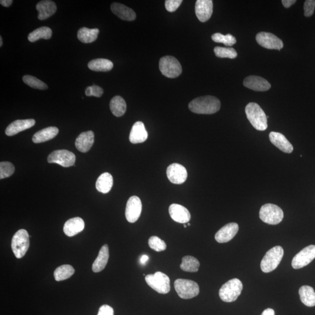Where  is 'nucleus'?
I'll list each match as a JSON object with an SVG mask.
<instances>
[{"label": "nucleus", "mask_w": 315, "mask_h": 315, "mask_svg": "<svg viewBox=\"0 0 315 315\" xmlns=\"http://www.w3.org/2000/svg\"><path fill=\"white\" fill-rule=\"evenodd\" d=\"M220 107L221 103L218 98L210 95L197 98L189 104L190 110L197 114H214L217 112Z\"/></svg>", "instance_id": "obj_1"}, {"label": "nucleus", "mask_w": 315, "mask_h": 315, "mask_svg": "<svg viewBox=\"0 0 315 315\" xmlns=\"http://www.w3.org/2000/svg\"><path fill=\"white\" fill-rule=\"evenodd\" d=\"M248 119L255 129L264 131L267 128V118L260 106L257 104L251 103L245 107Z\"/></svg>", "instance_id": "obj_2"}, {"label": "nucleus", "mask_w": 315, "mask_h": 315, "mask_svg": "<svg viewBox=\"0 0 315 315\" xmlns=\"http://www.w3.org/2000/svg\"><path fill=\"white\" fill-rule=\"evenodd\" d=\"M242 289V283L239 279H231L223 285L219 290V297L225 303H232L238 299Z\"/></svg>", "instance_id": "obj_3"}, {"label": "nucleus", "mask_w": 315, "mask_h": 315, "mask_svg": "<svg viewBox=\"0 0 315 315\" xmlns=\"http://www.w3.org/2000/svg\"><path fill=\"white\" fill-rule=\"evenodd\" d=\"M283 256V249L280 246L271 248L262 259L261 263L262 270L264 273H270L274 270L280 263Z\"/></svg>", "instance_id": "obj_4"}, {"label": "nucleus", "mask_w": 315, "mask_h": 315, "mask_svg": "<svg viewBox=\"0 0 315 315\" xmlns=\"http://www.w3.org/2000/svg\"><path fill=\"white\" fill-rule=\"evenodd\" d=\"M176 293L182 299L188 300L198 296L200 288L195 281L186 279H177L174 283Z\"/></svg>", "instance_id": "obj_5"}, {"label": "nucleus", "mask_w": 315, "mask_h": 315, "mask_svg": "<svg viewBox=\"0 0 315 315\" xmlns=\"http://www.w3.org/2000/svg\"><path fill=\"white\" fill-rule=\"evenodd\" d=\"M262 221L270 225H277L283 221L284 212L280 208L273 204L262 206L259 212Z\"/></svg>", "instance_id": "obj_6"}, {"label": "nucleus", "mask_w": 315, "mask_h": 315, "mask_svg": "<svg viewBox=\"0 0 315 315\" xmlns=\"http://www.w3.org/2000/svg\"><path fill=\"white\" fill-rule=\"evenodd\" d=\"M145 279L147 284L157 293L166 294L170 291V279L162 272L157 271L155 274H148Z\"/></svg>", "instance_id": "obj_7"}, {"label": "nucleus", "mask_w": 315, "mask_h": 315, "mask_svg": "<svg viewBox=\"0 0 315 315\" xmlns=\"http://www.w3.org/2000/svg\"><path fill=\"white\" fill-rule=\"evenodd\" d=\"M29 236L27 231L22 229L13 236L11 248L15 257L21 259L24 257L29 248Z\"/></svg>", "instance_id": "obj_8"}, {"label": "nucleus", "mask_w": 315, "mask_h": 315, "mask_svg": "<svg viewBox=\"0 0 315 315\" xmlns=\"http://www.w3.org/2000/svg\"><path fill=\"white\" fill-rule=\"evenodd\" d=\"M159 70L164 76L169 78L178 77L182 72L179 61L171 55H166L160 59Z\"/></svg>", "instance_id": "obj_9"}, {"label": "nucleus", "mask_w": 315, "mask_h": 315, "mask_svg": "<svg viewBox=\"0 0 315 315\" xmlns=\"http://www.w3.org/2000/svg\"><path fill=\"white\" fill-rule=\"evenodd\" d=\"M75 159L76 157L74 153L68 150H61L52 152L48 157V161L50 163H57L67 168L74 165Z\"/></svg>", "instance_id": "obj_10"}, {"label": "nucleus", "mask_w": 315, "mask_h": 315, "mask_svg": "<svg viewBox=\"0 0 315 315\" xmlns=\"http://www.w3.org/2000/svg\"><path fill=\"white\" fill-rule=\"evenodd\" d=\"M315 258V245L305 248L295 256L292 261V267L300 269L306 266Z\"/></svg>", "instance_id": "obj_11"}, {"label": "nucleus", "mask_w": 315, "mask_h": 315, "mask_svg": "<svg viewBox=\"0 0 315 315\" xmlns=\"http://www.w3.org/2000/svg\"><path fill=\"white\" fill-rule=\"evenodd\" d=\"M256 39L259 45L265 49L280 51L284 47L283 41L271 33H259Z\"/></svg>", "instance_id": "obj_12"}, {"label": "nucleus", "mask_w": 315, "mask_h": 315, "mask_svg": "<svg viewBox=\"0 0 315 315\" xmlns=\"http://www.w3.org/2000/svg\"><path fill=\"white\" fill-rule=\"evenodd\" d=\"M142 211V203L139 197L134 196L128 200L125 215L127 220L130 223L136 222Z\"/></svg>", "instance_id": "obj_13"}, {"label": "nucleus", "mask_w": 315, "mask_h": 315, "mask_svg": "<svg viewBox=\"0 0 315 315\" xmlns=\"http://www.w3.org/2000/svg\"><path fill=\"white\" fill-rule=\"evenodd\" d=\"M166 175L169 181L176 185L185 182L188 178L186 169L179 163H172L166 170Z\"/></svg>", "instance_id": "obj_14"}, {"label": "nucleus", "mask_w": 315, "mask_h": 315, "mask_svg": "<svg viewBox=\"0 0 315 315\" xmlns=\"http://www.w3.org/2000/svg\"><path fill=\"white\" fill-rule=\"evenodd\" d=\"M195 12L197 17L202 22L209 20L213 12L211 0H198L196 2Z\"/></svg>", "instance_id": "obj_15"}, {"label": "nucleus", "mask_w": 315, "mask_h": 315, "mask_svg": "<svg viewBox=\"0 0 315 315\" xmlns=\"http://www.w3.org/2000/svg\"><path fill=\"white\" fill-rule=\"evenodd\" d=\"M239 231V225L235 222L229 223V224L223 226L216 233L215 239L218 243H226L232 240L235 237Z\"/></svg>", "instance_id": "obj_16"}, {"label": "nucleus", "mask_w": 315, "mask_h": 315, "mask_svg": "<svg viewBox=\"0 0 315 315\" xmlns=\"http://www.w3.org/2000/svg\"><path fill=\"white\" fill-rule=\"evenodd\" d=\"M169 212L170 217L173 220L181 224L188 223L191 215L189 210L183 206L178 204H172L169 206Z\"/></svg>", "instance_id": "obj_17"}, {"label": "nucleus", "mask_w": 315, "mask_h": 315, "mask_svg": "<svg viewBox=\"0 0 315 315\" xmlns=\"http://www.w3.org/2000/svg\"><path fill=\"white\" fill-rule=\"evenodd\" d=\"M244 86L255 91H266L270 89L271 84L264 78L251 75L245 78Z\"/></svg>", "instance_id": "obj_18"}, {"label": "nucleus", "mask_w": 315, "mask_h": 315, "mask_svg": "<svg viewBox=\"0 0 315 315\" xmlns=\"http://www.w3.org/2000/svg\"><path fill=\"white\" fill-rule=\"evenodd\" d=\"M34 119L16 120L13 121L5 130L6 135L12 136L21 131L30 129L35 124Z\"/></svg>", "instance_id": "obj_19"}, {"label": "nucleus", "mask_w": 315, "mask_h": 315, "mask_svg": "<svg viewBox=\"0 0 315 315\" xmlns=\"http://www.w3.org/2000/svg\"><path fill=\"white\" fill-rule=\"evenodd\" d=\"M269 138H270L271 143L275 147H277L279 150L282 151V152L287 154H290L293 152L294 147L293 145L289 142L287 138L283 134L272 131L269 134Z\"/></svg>", "instance_id": "obj_20"}, {"label": "nucleus", "mask_w": 315, "mask_h": 315, "mask_svg": "<svg viewBox=\"0 0 315 315\" xmlns=\"http://www.w3.org/2000/svg\"><path fill=\"white\" fill-rule=\"evenodd\" d=\"M36 8L38 11V18L41 21L50 18L57 11L56 4L50 0H44L39 2L36 6Z\"/></svg>", "instance_id": "obj_21"}, {"label": "nucleus", "mask_w": 315, "mask_h": 315, "mask_svg": "<svg viewBox=\"0 0 315 315\" xmlns=\"http://www.w3.org/2000/svg\"><path fill=\"white\" fill-rule=\"evenodd\" d=\"M94 133L93 131H88L82 133L75 141V147L82 153H87L93 147L94 143Z\"/></svg>", "instance_id": "obj_22"}, {"label": "nucleus", "mask_w": 315, "mask_h": 315, "mask_svg": "<svg viewBox=\"0 0 315 315\" xmlns=\"http://www.w3.org/2000/svg\"><path fill=\"white\" fill-rule=\"evenodd\" d=\"M110 8L113 14L122 20L132 21L136 18V14L132 9L120 3H113Z\"/></svg>", "instance_id": "obj_23"}, {"label": "nucleus", "mask_w": 315, "mask_h": 315, "mask_svg": "<svg viewBox=\"0 0 315 315\" xmlns=\"http://www.w3.org/2000/svg\"><path fill=\"white\" fill-rule=\"evenodd\" d=\"M148 132L142 121H137L131 129L129 136L130 142L132 144L142 143L147 139Z\"/></svg>", "instance_id": "obj_24"}, {"label": "nucleus", "mask_w": 315, "mask_h": 315, "mask_svg": "<svg viewBox=\"0 0 315 315\" xmlns=\"http://www.w3.org/2000/svg\"><path fill=\"white\" fill-rule=\"evenodd\" d=\"M85 223L83 219L80 217H75L68 219L65 223L63 230L65 234L71 237L83 231Z\"/></svg>", "instance_id": "obj_25"}, {"label": "nucleus", "mask_w": 315, "mask_h": 315, "mask_svg": "<svg viewBox=\"0 0 315 315\" xmlns=\"http://www.w3.org/2000/svg\"><path fill=\"white\" fill-rule=\"evenodd\" d=\"M109 258V247L107 245H104L101 249L98 257L93 264V270L95 273H98L103 271L106 267Z\"/></svg>", "instance_id": "obj_26"}, {"label": "nucleus", "mask_w": 315, "mask_h": 315, "mask_svg": "<svg viewBox=\"0 0 315 315\" xmlns=\"http://www.w3.org/2000/svg\"><path fill=\"white\" fill-rule=\"evenodd\" d=\"M59 132L58 128L49 127L39 131L32 137L33 142L36 144L41 143L51 140L56 136Z\"/></svg>", "instance_id": "obj_27"}, {"label": "nucleus", "mask_w": 315, "mask_h": 315, "mask_svg": "<svg viewBox=\"0 0 315 315\" xmlns=\"http://www.w3.org/2000/svg\"><path fill=\"white\" fill-rule=\"evenodd\" d=\"M113 185L112 176L109 173L105 172L102 174L98 178L96 182V188L98 192L106 194L110 191Z\"/></svg>", "instance_id": "obj_28"}, {"label": "nucleus", "mask_w": 315, "mask_h": 315, "mask_svg": "<svg viewBox=\"0 0 315 315\" xmlns=\"http://www.w3.org/2000/svg\"><path fill=\"white\" fill-rule=\"evenodd\" d=\"M100 30L97 28L89 29L82 28L79 29L77 33L78 40L84 44H90L97 40Z\"/></svg>", "instance_id": "obj_29"}, {"label": "nucleus", "mask_w": 315, "mask_h": 315, "mask_svg": "<svg viewBox=\"0 0 315 315\" xmlns=\"http://www.w3.org/2000/svg\"><path fill=\"white\" fill-rule=\"evenodd\" d=\"M300 299L305 305L307 307L315 306V292L313 287L308 285H304L299 290Z\"/></svg>", "instance_id": "obj_30"}, {"label": "nucleus", "mask_w": 315, "mask_h": 315, "mask_svg": "<svg viewBox=\"0 0 315 315\" xmlns=\"http://www.w3.org/2000/svg\"><path fill=\"white\" fill-rule=\"evenodd\" d=\"M88 67L91 70L94 71L107 72L113 68V63L107 59L97 58L90 61Z\"/></svg>", "instance_id": "obj_31"}, {"label": "nucleus", "mask_w": 315, "mask_h": 315, "mask_svg": "<svg viewBox=\"0 0 315 315\" xmlns=\"http://www.w3.org/2000/svg\"><path fill=\"white\" fill-rule=\"evenodd\" d=\"M126 102L122 97L115 96L110 101V109L114 116H122L126 113Z\"/></svg>", "instance_id": "obj_32"}, {"label": "nucleus", "mask_w": 315, "mask_h": 315, "mask_svg": "<svg viewBox=\"0 0 315 315\" xmlns=\"http://www.w3.org/2000/svg\"><path fill=\"white\" fill-rule=\"evenodd\" d=\"M180 267L183 271L195 273L199 270L200 262L198 259L192 256H186L182 258Z\"/></svg>", "instance_id": "obj_33"}, {"label": "nucleus", "mask_w": 315, "mask_h": 315, "mask_svg": "<svg viewBox=\"0 0 315 315\" xmlns=\"http://www.w3.org/2000/svg\"><path fill=\"white\" fill-rule=\"evenodd\" d=\"M52 36V31L50 28L47 26H42L35 29L29 34L28 39L29 42H35L40 39H49Z\"/></svg>", "instance_id": "obj_34"}, {"label": "nucleus", "mask_w": 315, "mask_h": 315, "mask_svg": "<svg viewBox=\"0 0 315 315\" xmlns=\"http://www.w3.org/2000/svg\"><path fill=\"white\" fill-rule=\"evenodd\" d=\"M74 268L71 265L64 264L55 269L54 272L55 280L57 281H63L70 278L74 273Z\"/></svg>", "instance_id": "obj_35"}, {"label": "nucleus", "mask_w": 315, "mask_h": 315, "mask_svg": "<svg viewBox=\"0 0 315 315\" xmlns=\"http://www.w3.org/2000/svg\"><path fill=\"white\" fill-rule=\"evenodd\" d=\"M22 80L25 84L32 88H34V89L45 90L48 88L47 84L39 80L37 78L32 76V75H24L22 78Z\"/></svg>", "instance_id": "obj_36"}, {"label": "nucleus", "mask_w": 315, "mask_h": 315, "mask_svg": "<svg viewBox=\"0 0 315 315\" xmlns=\"http://www.w3.org/2000/svg\"><path fill=\"white\" fill-rule=\"evenodd\" d=\"M212 40L216 43H221L228 47H231L236 44V39L231 34L222 35L220 33H216L211 37Z\"/></svg>", "instance_id": "obj_37"}, {"label": "nucleus", "mask_w": 315, "mask_h": 315, "mask_svg": "<svg viewBox=\"0 0 315 315\" xmlns=\"http://www.w3.org/2000/svg\"><path fill=\"white\" fill-rule=\"evenodd\" d=\"M214 52L216 57L219 58H235L237 57V52L234 48L215 47Z\"/></svg>", "instance_id": "obj_38"}, {"label": "nucleus", "mask_w": 315, "mask_h": 315, "mask_svg": "<svg viewBox=\"0 0 315 315\" xmlns=\"http://www.w3.org/2000/svg\"><path fill=\"white\" fill-rule=\"evenodd\" d=\"M149 245L151 248L158 252L165 251L166 249V244L165 241L156 236H153L150 238Z\"/></svg>", "instance_id": "obj_39"}, {"label": "nucleus", "mask_w": 315, "mask_h": 315, "mask_svg": "<svg viewBox=\"0 0 315 315\" xmlns=\"http://www.w3.org/2000/svg\"><path fill=\"white\" fill-rule=\"evenodd\" d=\"M15 171L14 165L9 162L0 163V179H5L11 176Z\"/></svg>", "instance_id": "obj_40"}, {"label": "nucleus", "mask_w": 315, "mask_h": 315, "mask_svg": "<svg viewBox=\"0 0 315 315\" xmlns=\"http://www.w3.org/2000/svg\"><path fill=\"white\" fill-rule=\"evenodd\" d=\"M104 90L98 85H93L91 87H88L85 90V95L87 97H95L100 98L104 94Z\"/></svg>", "instance_id": "obj_41"}, {"label": "nucleus", "mask_w": 315, "mask_h": 315, "mask_svg": "<svg viewBox=\"0 0 315 315\" xmlns=\"http://www.w3.org/2000/svg\"><path fill=\"white\" fill-rule=\"evenodd\" d=\"M315 8V0H307L304 3V15L307 17H310L314 14Z\"/></svg>", "instance_id": "obj_42"}, {"label": "nucleus", "mask_w": 315, "mask_h": 315, "mask_svg": "<svg viewBox=\"0 0 315 315\" xmlns=\"http://www.w3.org/2000/svg\"><path fill=\"white\" fill-rule=\"evenodd\" d=\"M183 1L182 0H167L165 1V8L167 11L173 12L177 10Z\"/></svg>", "instance_id": "obj_43"}, {"label": "nucleus", "mask_w": 315, "mask_h": 315, "mask_svg": "<svg viewBox=\"0 0 315 315\" xmlns=\"http://www.w3.org/2000/svg\"><path fill=\"white\" fill-rule=\"evenodd\" d=\"M97 315H114V310L109 305H104L100 307Z\"/></svg>", "instance_id": "obj_44"}, {"label": "nucleus", "mask_w": 315, "mask_h": 315, "mask_svg": "<svg viewBox=\"0 0 315 315\" xmlns=\"http://www.w3.org/2000/svg\"><path fill=\"white\" fill-rule=\"evenodd\" d=\"M296 2V0H283L282 4L284 6V7L290 8L292 5L294 4Z\"/></svg>", "instance_id": "obj_45"}, {"label": "nucleus", "mask_w": 315, "mask_h": 315, "mask_svg": "<svg viewBox=\"0 0 315 315\" xmlns=\"http://www.w3.org/2000/svg\"><path fill=\"white\" fill-rule=\"evenodd\" d=\"M12 0H1L0 1V4L5 7H9L12 4Z\"/></svg>", "instance_id": "obj_46"}, {"label": "nucleus", "mask_w": 315, "mask_h": 315, "mask_svg": "<svg viewBox=\"0 0 315 315\" xmlns=\"http://www.w3.org/2000/svg\"><path fill=\"white\" fill-rule=\"evenodd\" d=\"M261 315H275V312L273 309H271V308H267V309L262 312Z\"/></svg>", "instance_id": "obj_47"}, {"label": "nucleus", "mask_w": 315, "mask_h": 315, "mask_svg": "<svg viewBox=\"0 0 315 315\" xmlns=\"http://www.w3.org/2000/svg\"><path fill=\"white\" fill-rule=\"evenodd\" d=\"M149 257L147 255H143L140 258V262L142 264H145L146 262L149 261Z\"/></svg>", "instance_id": "obj_48"}, {"label": "nucleus", "mask_w": 315, "mask_h": 315, "mask_svg": "<svg viewBox=\"0 0 315 315\" xmlns=\"http://www.w3.org/2000/svg\"><path fill=\"white\" fill-rule=\"evenodd\" d=\"M2 39L1 37H0V47H2Z\"/></svg>", "instance_id": "obj_49"}, {"label": "nucleus", "mask_w": 315, "mask_h": 315, "mask_svg": "<svg viewBox=\"0 0 315 315\" xmlns=\"http://www.w3.org/2000/svg\"><path fill=\"white\" fill-rule=\"evenodd\" d=\"M184 227L185 228L187 227V225L185 224H184Z\"/></svg>", "instance_id": "obj_50"}, {"label": "nucleus", "mask_w": 315, "mask_h": 315, "mask_svg": "<svg viewBox=\"0 0 315 315\" xmlns=\"http://www.w3.org/2000/svg\"><path fill=\"white\" fill-rule=\"evenodd\" d=\"M188 226H190V225H190V223H189V222H188Z\"/></svg>", "instance_id": "obj_51"}]
</instances>
